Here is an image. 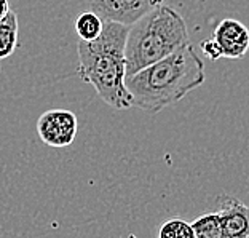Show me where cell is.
<instances>
[{
  "label": "cell",
  "mask_w": 249,
  "mask_h": 238,
  "mask_svg": "<svg viewBox=\"0 0 249 238\" xmlns=\"http://www.w3.org/2000/svg\"><path fill=\"white\" fill-rule=\"evenodd\" d=\"M200 48H201V52L205 53V56H208L209 59L216 61L219 58H222V56H220V50L217 47V43L214 42L213 38H206V40H203L200 43Z\"/></svg>",
  "instance_id": "cell-12"
},
{
  "label": "cell",
  "mask_w": 249,
  "mask_h": 238,
  "mask_svg": "<svg viewBox=\"0 0 249 238\" xmlns=\"http://www.w3.org/2000/svg\"><path fill=\"white\" fill-rule=\"evenodd\" d=\"M211 38L217 43L222 58L241 59L249 52V29L238 19H222L214 27Z\"/></svg>",
  "instance_id": "cell-6"
},
{
  "label": "cell",
  "mask_w": 249,
  "mask_h": 238,
  "mask_svg": "<svg viewBox=\"0 0 249 238\" xmlns=\"http://www.w3.org/2000/svg\"><path fill=\"white\" fill-rule=\"evenodd\" d=\"M18 15L10 10L8 15L0 21V59L8 58L15 53L18 47Z\"/></svg>",
  "instance_id": "cell-8"
},
{
  "label": "cell",
  "mask_w": 249,
  "mask_h": 238,
  "mask_svg": "<svg viewBox=\"0 0 249 238\" xmlns=\"http://www.w3.org/2000/svg\"><path fill=\"white\" fill-rule=\"evenodd\" d=\"M158 238H195L190 222L184 219H168L158 229Z\"/></svg>",
  "instance_id": "cell-11"
},
{
  "label": "cell",
  "mask_w": 249,
  "mask_h": 238,
  "mask_svg": "<svg viewBox=\"0 0 249 238\" xmlns=\"http://www.w3.org/2000/svg\"><path fill=\"white\" fill-rule=\"evenodd\" d=\"M103 27H104V21L96 13H93L91 10L83 11L75 19V32L78 36V40L82 42L96 40L101 36V32H103Z\"/></svg>",
  "instance_id": "cell-9"
},
{
  "label": "cell",
  "mask_w": 249,
  "mask_h": 238,
  "mask_svg": "<svg viewBox=\"0 0 249 238\" xmlns=\"http://www.w3.org/2000/svg\"><path fill=\"white\" fill-rule=\"evenodd\" d=\"M78 131L77 115L67 109H52L38 117L37 134L50 147H67Z\"/></svg>",
  "instance_id": "cell-4"
},
{
  "label": "cell",
  "mask_w": 249,
  "mask_h": 238,
  "mask_svg": "<svg viewBox=\"0 0 249 238\" xmlns=\"http://www.w3.org/2000/svg\"><path fill=\"white\" fill-rule=\"evenodd\" d=\"M0 71H2V66H0Z\"/></svg>",
  "instance_id": "cell-14"
},
{
  "label": "cell",
  "mask_w": 249,
  "mask_h": 238,
  "mask_svg": "<svg viewBox=\"0 0 249 238\" xmlns=\"http://www.w3.org/2000/svg\"><path fill=\"white\" fill-rule=\"evenodd\" d=\"M128 26L104 22L101 36L93 42L77 43L78 75L89 83L107 106L117 110L133 107V98L124 85L126 62L124 42Z\"/></svg>",
  "instance_id": "cell-2"
},
{
  "label": "cell",
  "mask_w": 249,
  "mask_h": 238,
  "mask_svg": "<svg viewBox=\"0 0 249 238\" xmlns=\"http://www.w3.org/2000/svg\"><path fill=\"white\" fill-rule=\"evenodd\" d=\"M189 31L174 8L160 5L128 27L124 42L126 77H131L185 47Z\"/></svg>",
  "instance_id": "cell-3"
},
{
  "label": "cell",
  "mask_w": 249,
  "mask_h": 238,
  "mask_svg": "<svg viewBox=\"0 0 249 238\" xmlns=\"http://www.w3.org/2000/svg\"><path fill=\"white\" fill-rule=\"evenodd\" d=\"M217 216L225 238H249V206L236 197H217Z\"/></svg>",
  "instance_id": "cell-7"
},
{
  "label": "cell",
  "mask_w": 249,
  "mask_h": 238,
  "mask_svg": "<svg viewBox=\"0 0 249 238\" xmlns=\"http://www.w3.org/2000/svg\"><path fill=\"white\" fill-rule=\"evenodd\" d=\"M195 238H225L220 225V219L216 211L203 213L190 222Z\"/></svg>",
  "instance_id": "cell-10"
},
{
  "label": "cell",
  "mask_w": 249,
  "mask_h": 238,
  "mask_svg": "<svg viewBox=\"0 0 249 238\" xmlns=\"http://www.w3.org/2000/svg\"><path fill=\"white\" fill-rule=\"evenodd\" d=\"M205 78V62L195 53L194 45L187 43L165 59L126 77L124 85L133 98V107L158 114L201 87Z\"/></svg>",
  "instance_id": "cell-1"
},
{
  "label": "cell",
  "mask_w": 249,
  "mask_h": 238,
  "mask_svg": "<svg viewBox=\"0 0 249 238\" xmlns=\"http://www.w3.org/2000/svg\"><path fill=\"white\" fill-rule=\"evenodd\" d=\"M8 11H10L8 0H0V21H2L5 16L8 15Z\"/></svg>",
  "instance_id": "cell-13"
},
{
  "label": "cell",
  "mask_w": 249,
  "mask_h": 238,
  "mask_svg": "<svg viewBox=\"0 0 249 238\" xmlns=\"http://www.w3.org/2000/svg\"><path fill=\"white\" fill-rule=\"evenodd\" d=\"M163 2L165 0H91L89 10L104 22H118L129 27Z\"/></svg>",
  "instance_id": "cell-5"
}]
</instances>
